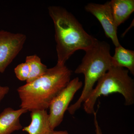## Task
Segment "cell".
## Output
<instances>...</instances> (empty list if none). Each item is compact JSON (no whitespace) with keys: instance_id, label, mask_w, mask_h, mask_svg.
<instances>
[{"instance_id":"cell-16","label":"cell","mask_w":134,"mask_h":134,"mask_svg":"<svg viewBox=\"0 0 134 134\" xmlns=\"http://www.w3.org/2000/svg\"><path fill=\"white\" fill-rule=\"evenodd\" d=\"M49 134H69L68 131H55L53 130Z\"/></svg>"},{"instance_id":"cell-8","label":"cell","mask_w":134,"mask_h":134,"mask_svg":"<svg viewBox=\"0 0 134 134\" xmlns=\"http://www.w3.org/2000/svg\"><path fill=\"white\" fill-rule=\"evenodd\" d=\"M28 111L22 108L16 110L10 107L5 108L0 114V134H11L21 129L20 117Z\"/></svg>"},{"instance_id":"cell-10","label":"cell","mask_w":134,"mask_h":134,"mask_svg":"<svg viewBox=\"0 0 134 134\" xmlns=\"http://www.w3.org/2000/svg\"><path fill=\"white\" fill-rule=\"evenodd\" d=\"M113 15L117 27L127 20L134 11V0H112Z\"/></svg>"},{"instance_id":"cell-5","label":"cell","mask_w":134,"mask_h":134,"mask_svg":"<svg viewBox=\"0 0 134 134\" xmlns=\"http://www.w3.org/2000/svg\"><path fill=\"white\" fill-rule=\"evenodd\" d=\"M83 83L77 77L70 80L64 89L54 98L49 108L48 120L50 127L54 130L63 120L64 114L75 94L81 88Z\"/></svg>"},{"instance_id":"cell-2","label":"cell","mask_w":134,"mask_h":134,"mask_svg":"<svg viewBox=\"0 0 134 134\" xmlns=\"http://www.w3.org/2000/svg\"><path fill=\"white\" fill-rule=\"evenodd\" d=\"M71 70L65 65L56 64L33 81L17 89L21 108L32 111L47 110L54 98L69 83Z\"/></svg>"},{"instance_id":"cell-9","label":"cell","mask_w":134,"mask_h":134,"mask_svg":"<svg viewBox=\"0 0 134 134\" xmlns=\"http://www.w3.org/2000/svg\"><path fill=\"white\" fill-rule=\"evenodd\" d=\"M31 122L23 128L29 134H49L53 130L50 127L47 110H34L31 112Z\"/></svg>"},{"instance_id":"cell-7","label":"cell","mask_w":134,"mask_h":134,"mask_svg":"<svg viewBox=\"0 0 134 134\" xmlns=\"http://www.w3.org/2000/svg\"><path fill=\"white\" fill-rule=\"evenodd\" d=\"M85 9L98 20L104 29L105 36L111 39L115 47L121 45L117 36L118 27L114 18L110 1L103 4L88 3L85 6Z\"/></svg>"},{"instance_id":"cell-14","label":"cell","mask_w":134,"mask_h":134,"mask_svg":"<svg viewBox=\"0 0 134 134\" xmlns=\"http://www.w3.org/2000/svg\"><path fill=\"white\" fill-rule=\"evenodd\" d=\"M9 91V88L7 86H2L0 84V103Z\"/></svg>"},{"instance_id":"cell-3","label":"cell","mask_w":134,"mask_h":134,"mask_svg":"<svg viewBox=\"0 0 134 134\" xmlns=\"http://www.w3.org/2000/svg\"><path fill=\"white\" fill-rule=\"evenodd\" d=\"M81 64L75 70L76 74L84 76V85L78 100L68 108L69 113L74 115L80 108L93 89L95 83L113 66L110 44L98 40L91 48L85 51Z\"/></svg>"},{"instance_id":"cell-12","label":"cell","mask_w":134,"mask_h":134,"mask_svg":"<svg viewBox=\"0 0 134 134\" xmlns=\"http://www.w3.org/2000/svg\"><path fill=\"white\" fill-rule=\"evenodd\" d=\"M25 62L30 68V74L26 83L31 82L44 75L48 69L41 62V59L36 55L26 56Z\"/></svg>"},{"instance_id":"cell-6","label":"cell","mask_w":134,"mask_h":134,"mask_svg":"<svg viewBox=\"0 0 134 134\" xmlns=\"http://www.w3.org/2000/svg\"><path fill=\"white\" fill-rule=\"evenodd\" d=\"M26 37L22 33L0 31V72H5L23 47Z\"/></svg>"},{"instance_id":"cell-11","label":"cell","mask_w":134,"mask_h":134,"mask_svg":"<svg viewBox=\"0 0 134 134\" xmlns=\"http://www.w3.org/2000/svg\"><path fill=\"white\" fill-rule=\"evenodd\" d=\"M114 66L126 68L132 74L134 75V52L126 49L121 45L115 47L112 56Z\"/></svg>"},{"instance_id":"cell-15","label":"cell","mask_w":134,"mask_h":134,"mask_svg":"<svg viewBox=\"0 0 134 134\" xmlns=\"http://www.w3.org/2000/svg\"><path fill=\"white\" fill-rule=\"evenodd\" d=\"M94 115V125L96 127V134H103L102 130L100 128V126L99 125L98 121L97 119V113L95 112L93 114Z\"/></svg>"},{"instance_id":"cell-13","label":"cell","mask_w":134,"mask_h":134,"mask_svg":"<svg viewBox=\"0 0 134 134\" xmlns=\"http://www.w3.org/2000/svg\"><path fill=\"white\" fill-rule=\"evenodd\" d=\"M14 72L17 78L21 81H26L30 74V68L26 62L21 63L16 66Z\"/></svg>"},{"instance_id":"cell-4","label":"cell","mask_w":134,"mask_h":134,"mask_svg":"<svg viewBox=\"0 0 134 134\" xmlns=\"http://www.w3.org/2000/svg\"><path fill=\"white\" fill-rule=\"evenodd\" d=\"M129 71L122 67L113 66L98 81L97 86L83 103L85 111L88 114L95 112L97 99L101 96L118 93L125 99V105L134 103V81L129 75Z\"/></svg>"},{"instance_id":"cell-1","label":"cell","mask_w":134,"mask_h":134,"mask_svg":"<svg viewBox=\"0 0 134 134\" xmlns=\"http://www.w3.org/2000/svg\"><path fill=\"white\" fill-rule=\"evenodd\" d=\"M48 9L54 25L57 64L65 65L76 51H86L98 41L87 33L74 16L65 8L51 6Z\"/></svg>"}]
</instances>
